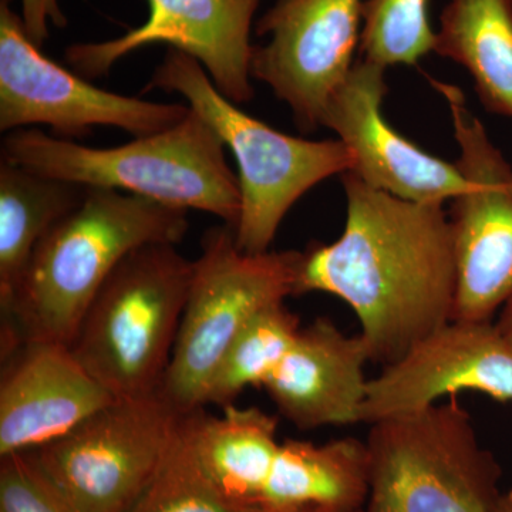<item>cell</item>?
I'll return each instance as SVG.
<instances>
[{
	"label": "cell",
	"mask_w": 512,
	"mask_h": 512,
	"mask_svg": "<svg viewBox=\"0 0 512 512\" xmlns=\"http://www.w3.org/2000/svg\"><path fill=\"white\" fill-rule=\"evenodd\" d=\"M369 495L365 441H282L261 512H363Z\"/></svg>",
	"instance_id": "cell-17"
},
{
	"label": "cell",
	"mask_w": 512,
	"mask_h": 512,
	"mask_svg": "<svg viewBox=\"0 0 512 512\" xmlns=\"http://www.w3.org/2000/svg\"><path fill=\"white\" fill-rule=\"evenodd\" d=\"M365 0H276L259 19L251 73L292 111L303 133L322 127L360 46Z\"/></svg>",
	"instance_id": "cell-11"
},
{
	"label": "cell",
	"mask_w": 512,
	"mask_h": 512,
	"mask_svg": "<svg viewBox=\"0 0 512 512\" xmlns=\"http://www.w3.org/2000/svg\"><path fill=\"white\" fill-rule=\"evenodd\" d=\"M0 512H77L32 453L0 457Z\"/></svg>",
	"instance_id": "cell-24"
},
{
	"label": "cell",
	"mask_w": 512,
	"mask_h": 512,
	"mask_svg": "<svg viewBox=\"0 0 512 512\" xmlns=\"http://www.w3.org/2000/svg\"><path fill=\"white\" fill-rule=\"evenodd\" d=\"M183 416L161 390L116 399L30 453L77 512H130L163 466Z\"/></svg>",
	"instance_id": "cell-8"
},
{
	"label": "cell",
	"mask_w": 512,
	"mask_h": 512,
	"mask_svg": "<svg viewBox=\"0 0 512 512\" xmlns=\"http://www.w3.org/2000/svg\"><path fill=\"white\" fill-rule=\"evenodd\" d=\"M22 19L29 39L40 49L49 37V20L57 28L67 25V18L57 0H22Z\"/></svg>",
	"instance_id": "cell-25"
},
{
	"label": "cell",
	"mask_w": 512,
	"mask_h": 512,
	"mask_svg": "<svg viewBox=\"0 0 512 512\" xmlns=\"http://www.w3.org/2000/svg\"><path fill=\"white\" fill-rule=\"evenodd\" d=\"M190 107L154 103L94 86L43 55L26 33L12 0H0V131L49 126L72 140L93 127L150 136L183 121Z\"/></svg>",
	"instance_id": "cell-10"
},
{
	"label": "cell",
	"mask_w": 512,
	"mask_h": 512,
	"mask_svg": "<svg viewBox=\"0 0 512 512\" xmlns=\"http://www.w3.org/2000/svg\"><path fill=\"white\" fill-rule=\"evenodd\" d=\"M497 328L512 346V298L505 303L503 315H501L500 322L497 323Z\"/></svg>",
	"instance_id": "cell-26"
},
{
	"label": "cell",
	"mask_w": 512,
	"mask_h": 512,
	"mask_svg": "<svg viewBox=\"0 0 512 512\" xmlns=\"http://www.w3.org/2000/svg\"><path fill=\"white\" fill-rule=\"evenodd\" d=\"M346 221L332 244L302 251L296 296L348 303L370 360L383 367L453 320L457 264L444 204H420L342 175Z\"/></svg>",
	"instance_id": "cell-1"
},
{
	"label": "cell",
	"mask_w": 512,
	"mask_h": 512,
	"mask_svg": "<svg viewBox=\"0 0 512 512\" xmlns=\"http://www.w3.org/2000/svg\"><path fill=\"white\" fill-rule=\"evenodd\" d=\"M2 360L0 457L39 450L116 400L62 343L28 340Z\"/></svg>",
	"instance_id": "cell-15"
},
{
	"label": "cell",
	"mask_w": 512,
	"mask_h": 512,
	"mask_svg": "<svg viewBox=\"0 0 512 512\" xmlns=\"http://www.w3.org/2000/svg\"><path fill=\"white\" fill-rule=\"evenodd\" d=\"M187 212L109 188L83 201L40 239L12 305L2 312V357L28 340L72 345L84 313L120 262L150 244H180Z\"/></svg>",
	"instance_id": "cell-2"
},
{
	"label": "cell",
	"mask_w": 512,
	"mask_h": 512,
	"mask_svg": "<svg viewBox=\"0 0 512 512\" xmlns=\"http://www.w3.org/2000/svg\"><path fill=\"white\" fill-rule=\"evenodd\" d=\"M302 251L245 254L229 225L210 229L185 303L161 393L180 413L205 406L231 343L256 313L296 296Z\"/></svg>",
	"instance_id": "cell-7"
},
{
	"label": "cell",
	"mask_w": 512,
	"mask_h": 512,
	"mask_svg": "<svg viewBox=\"0 0 512 512\" xmlns=\"http://www.w3.org/2000/svg\"><path fill=\"white\" fill-rule=\"evenodd\" d=\"M177 93L234 153L241 188L235 244L245 254L271 251L289 210L313 187L353 170L342 141L288 136L249 116L222 96L194 57L168 47L146 90Z\"/></svg>",
	"instance_id": "cell-4"
},
{
	"label": "cell",
	"mask_w": 512,
	"mask_h": 512,
	"mask_svg": "<svg viewBox=\"0 0 512 512\" xmlns=\"http://www.w3.org/2000/svg\"><path fill=\"white\" fill-rule=\"evenodd\" d=\"M299 330V318L285 302L256 313L222 357L208 387L205 406H231L247 387H264L288 355Z\"/></svg>",
	"instance_id": "cell-21"
},
{
	"label": "cell",
	"mask_w": 512,
	"mask_h": 512,
	"mask_svg": "<svg viewBox=\"0 0 512 512\" xmlns=\"http://www.w3.org/2000/svg\"><path fill=\"white\" fill-rule=\"evenodd\" d=\"M434 52L470 73L485 109L512 120V0H448Z\"/></svg>",
	"instance_id": "cell-19"
},
{
	"label": "cell",
	"mask_w": 512,
	"mask_h": 512,
	"mask_svg": "<svg viewBox=\"0 0 512 512\" xmlns=\"http://www.w3.org/2000/svg\"><path fill=\"white\" fill-rule=\"evenodd\" d=\"M89 187L0 161V311H8L40 239Z\"/></svg>",
	"instance_id": "cell-20"
},
{
	"label": "cell",
	"mask_w": 512,
	"mask_h": 512,
	"mask_svg": "<svg viewBox=\"0 0 512 512\" xmlns=\"http://www.w3.org/2000/svg\"><path fill=\"white\" fill-rule=\"evenodd\" d=\"M224 148L214 128L190 109L175 126L121 146H82L36 128H20L6 133L0 153L6 163L45 177L208 212L235 228L241 188Z\"/></svg>",
	"instance_id": "cell-3"
},
{
	"label": "cell",
	"mask_w": 512,
	"mask_h": 512,
	"mask_svg": "<svg viewBox=\"0 0 512 512\" xmlns=\"http://www.w3.org/2000/svg\"><path fill=\"white\" fill-rule=\"evenodd\" d=\"M386 69L356 60L349 76L330 99L322 127L329 128L352 153L362 183L402 200L420 204L453 201L467 188L457 163L424 151L397 133L384 119Z\"/></svg>",
	"instance_id": "cell-14"
},
{
	"label": "cell",
	"mask_w": 512,
	"mask_h": 512,
	"mask_svg": "<svg viewBox=\"0 0 512 512\" xmlns=\"http://www.w3.org/2000/svg\"><path fill=\"white\" fill-rule=\"evenodd\" d=\"M188 414L178 424L163 466L130 512H249L227 500L202 470Z\"/></svg>",
	"instance_id": "cell-23"
},
{
	"label": "cell",
	"mask_w": 512,
	"mask_h": 512,
	"mask_svg": "<svg viewBox=\"0 0 512 512\" xmlns=\"http://www.w3.org/2000/svg\"><path fill=\"white\" fill-rule=\"evenodd\" d=\"M140 28L106 42L67 47L73 72L87 80L106 76L120 59L150 45H168L194 57L222 96L235 104L254 97L251 29L262 0H147Z\"/></svg>",
	"instance_id": "cell-12"
},
{
	"label": "cell",
	"mask_w": 512,
	"mask_h": 512,
	"mask_svg": "<svg viewBox=\"0 0 512 512\" xmlns=\"http://www.w3.org/2000/svg\"><path fill=\"white\" fill-rule=\"evenodd\" d=\"M363 512H495L501 470L457 402L386 417L365 440Z\"/></svg>",
	"instance_id": "cell-6"
},
{
	"label": "cell",
	"mask_w": 512,
	"mask_h": 512,
	"mask_svg": "<svg viewBox=\"0 0 512 512\" xmlns=\"http://www.w3.org/2000/svg\"><path fill=\"white\" fill-rule=\"evenodd\" d=\"M495 512H512V490L510 493L501 495L500 503H498Z\"/></svg>",
	"instance_id": "cell-27"
},
{
	"label": "cell",
	"mask_w": 512,
	"mask_h": 512,
	"mask_svg": "<svg viewBox=\"0 0 512 512\" xmlns=\"http://www.w3.org/2000/svg\"><path fill=\"white\" fill-rule=\"evenodd\" d=\"M369 349L328 318L299 330L288 355L264 384L276 409L299 430L357 423L365 402Z\"/></svg>",
	"instance_id": "cell-16"
},
{
	"label": "cell",
	"mask_w": 512,
	"mask_h": 512,
	"mask_svg": "<svg viewBox=\"0 0 512 512\" xmlns=\"http://www.w3.org/2000/svg\"><path fill=\"white\" fill-rule=\"evenodd\" d=\"M478 392L512 402V346L493 322L451 320L367 384L357 423L372 424Z\"/></svg>",
	"instance_id": "cell-13"
},
{
	"label": "cell",
	"mask_w": 512,
	"mask_h": 512,
	"mask_svg": "<svg viewBox=\"0 0 512 512\" xmlns=\"http://www.w3.org/2000/svg\"><path fill=\"white\" fill-rule=\"evenodd\" d=\"M195 457L227 500L261 512L262 493L278 456V419L259 407H222L220 416L204 410L188 414Z\"/></svg>",
	"instance_id": "cell-18"
},
{
	"label": "cell",
	"mask_w": 512,
	"mask_h": 512,
	"mask_svg": "<svg viewBox=\"0 0 512 512\" xmlns=\"http://www.w3.org/2000/svg\"><path fill=\"white\" fill-rule=\"evenodd\" d=\"M446 101L467 188L450 210L457 264L453 320L491 322L512 298V165L457 86L427 76Z\"/></svg>",
	"instance_id": "cell-9"
},
{
	"label": "cell",
	"mask_w": 512,
	"mask_h": 512,
	"mask_svg": "<svg viewBox=\"0 0 512 512\" xmlns=\"http://www.w3.org/2000/svg\"><path fill=\"white\" fill-rule=\"evenodd\" d=\"M194 262L174 244L128 254L84 313L72 345L80 365L116 399L160 392L177 340Z\"/></svg>",
	"instance_id": "cell-5"
},
{
	"label": "cell",
	"mask_w": 512,
	"mask_h": 512,
	"mask_svg": "<svg viewBox=\"0 0 512 512\" xmlns=\"http://www.w3.org/2000/svg\"><path fill=\"white\" fill-rule=\"evenodd\" d=\"M362 16V59L387 69L416 66L434 52L430 0H365Z\"/></svg>",
	"instance_id": "cell-22"
}]
</instances>
